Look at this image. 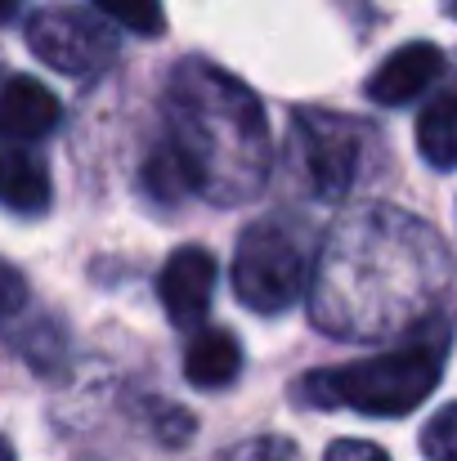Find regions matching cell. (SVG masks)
Instances as JSON below:
<instances>
[{
	"label": "cell",
	"mask_w": 457,
	"mask_h": 461,
	"mask_svg": "<svg viewBox=\"0 0 457 461\" xmlns=\"http://www.w3.org/2000/svg\"><path fill=\"white\" fill-rule=\"evenodd\" d=\"M444 251L431 229L363 206L336 220L318 260L314 318L336 336H386L417 322L444 287Z\"/></svg>",
	"instance_id": "6da1fadb"
},
{
	"label": "cell",
	"mask_w": 457,
	"mask_h": 461,
	"mask_svg": "<svg viewBox=\"0 0 457 461\" xmlns=\"http://www.w3.org/2000/svg\"><path fill=\"white\" fill-rule=\"evenodd\" d=\"M166 149L188 188L215 206L251 202L270 179V122L260 99L206 59H184L166 86Z\"/></svg>",
	"instance_id": "7a4b0ae2"
},
{
	"label": "cell",
	"mask_w": 457,
	"mask_h": 461,
	"mask_svg": "<svg viewBox=\"0 0 457 461\" xmlns=\"http://www.w3.org/2000/svg\"><path fill=\"white\" fill-rule=\"evenodd\" d=\"M444 336H422L404 349H386L345 367L309 372L301 385L305 403L323 408H354L368 417H408L413 408L426 403V394L444 376Z\"/></svg>",
	"instance_id": "3957f363"
},
{
	"label": "cell",
	"mask_w": 457,
	"mask_h": 461,
	"mask_svg": "<svg viewBox=\"0 0 457 461\" xmlns=\"http://www.w3.org/2000/svg\"><path fill=\"white\" fill-rule=\"evenodd\" d=\"M305 251L283 220H260L242 233L233 256V292L256 313H283L305 292Z\"/></svg>",
	"instance_id": "277c9868"
},
{
	"label": "cell",
	"mask_w": 457,
	"mask_h": 461,
	"mask_svg": "<svg viewBox=\"0 0 457 461\" xmlns=\"http://www.w3.org/2000/svg\"><path fill=\"white\" fill-rule=\"evenodd\" d=\"M27 50L50 63L54 72L68 77H95L117 59V36L113 27H104V18L72 9V5H50L41 14H32L27 23Z\"/></svg>",
	"instance_id": "5b68a950"
},
{
	"label": "cell",
	"mask_w": 457,
	"mask_h": 461,
	"mask_svg": "<svg viewBox=\"0 0 457 461\" xmlns=\"http://www.w3.org/2000/svg\"><path fill=\"white\" fill-rule=\"evenodd\" d=\"M368 126L336 117V113H297V144H301L309 184L323 197H341L359 175H363V153H368Z\"/></svg>",
	"instance_id": "8992f818"
},
{
	"label": "cell",
	"mask_w": 457,
	"mask_h": 461,
	"mask_svg": "<svg viewBox=\"0 0 457 461\" xmlns=\"http://www.w3.org/2000/svg\"><path fill=\"white\" fill-rule=\"evenodd\" d=\"M157 296H161V309L175 327H197L211 309V296H215V256L202 247H179L161 265Z\"/></svg>",
	"instance_id": "52a82bcc"
},
{
	"label": "cell",
	"mask_w": 457,
	"mask_h": 461,
	"mask_svg": "<svg viewBox=\"0 0 457 461\" xmlns=\"http://www.w3.org/2000/svg\"><path fill=\"white\" fill-rule=\"evenodd\" d=\"M444 72V54L431 41H413L399 45L395 54H386L377 63V72L368 77V99L381 108H404L413 99H422Z\"/></svg>",
	"instance_id": "ba28073f"
},
{
	"label": "cell",
	"mask_w": 457,
	"mask_h": 461,
	"mask_svg": "<svg viewBox=\"0 0 457 461\" xmlns=\"http://www.w3.org/2000/svg\"><path fill=\"white\" fill-rule=\"evenodd\" d=\"M59 117L63 108L54 90L41 86L36 77H9L0 86V140H18V144L45 140L59 126Z\"/></svg>",
	"instance_id": "9c48e42d"
},
{
	"label": "cell",
	"mask_w": 457,
	"mask_h": 461,
	"mask_svg": "<svg viewBox=\"0 0 457 461\" xmlns=\"http://www.w3.org/2000/svg\"><path fill=\"white\" fill-rule=\"evenodd\" d=\"M54 197L50 170L36 153H27L18 140H0V206L18 215H41Z\"/></svg>",
	"instance_id": "30bf717a"
},
{
	"label": "cell",
	"mask_w": 457,
	"mask_h": 461,
	"mask_svg": "<svg viewBox=\"0 0 457 461\" xmlns=\"http://www.w3.org/2000/svg\"><path fill=\"white\" fill-rule=\"evenodd\" d=\"M238 372H242V349H238V336L233 331L211 327V331H197L188 340V349H184V376L197 390H220Z\"/></svg>",
	"instance_id": "8fae6325"
},
{
	"label": "cell",
	"mask_w": 457,
	"mask_h": 461,
	"mask_svg": "<svg viewBox=\"0 0 457 461\" xmlns=\"http://www.w3.org/2000/svg\"><path fill=\"white\" fill-rule=\"evenodd\" d=\"M417 153L435 170H453L457 166V86L435 95L426 104V113L417 117Z\"/></svg>",
	"instance_id": "7c38bea8"
},
{
	"label": "cell",
	"mask_w": 457,
	"mask_h": 461,
	"mask_svg": "<svg viewBox=\"0 0 457 461\" xmlns=\"http://www.w3.org/2000/svg\"><path fill=\"white\" fill-rule=\"evenodd\" d=\"M104 18L122 23L126 32H140V36H161L166 27V14H161V0H90Z\"/></svg>",
	"instance_id": "4fadbf2b"
},
{
	"label": "cell",
	"mask_w": 457,
	"mask_h": 461,
	"mask_svg": "<svg viewBox=\"0 0 457 461\" xmlns=\"http://www.w3.org/2000/svg\"><path fill=\"white\" fill-rule=\"evenodd\" d=\"M422 453H426V461H457V403L426 421Z\"/></svg>",
	"instance_id": "5bb4252c"
},
{
	"label": "cell",
	"mask_w": 457,
	"mask_h": 461,
	"mask_svg": "<svg viewBox=\"0 0 457 461\" xmlns=\"http://www.w3.org/2000/svg\"><path fill=\"white\" fill-rule=\"evenodd\" d=\"M229 461H301V448L288 439H251V444L233 448Z\"/></svg>",
	"instance_id": "9a60e30c"
},
{
	"label": "cell",
	"mask_w": 457,
	"mask_h": 461,
	"mask_svg": "<svg viewBox=\"0 0 457 461\" xmlns=\"http://www.w3.org/2000/svg\"><path fill=\"white\" fill-rule=\"evenodd\" d=\"M23 301H27V287H23V278H18V269L0 260V318H9V313H18V309H23Z\"/></svg>",
	"instance_id": "2e32d148"
},
{
	"label": "cell",
	"mask_w": 457,
	"mask_h": 461,
	"mask_svg": "<svg viewBox=\"0 0 457 461\" xmlns=\"http://www.w3.org/2000/svg\"><path fill=\"white\" fill-rule=\"evenodd\" d=\"M327 461H390V457L377 444H368V439H336L327 448Z\"/></svg>",
	"instance_id": "e0dca14e"
},
{
	"label": "cell",
	"mask_w": 457,
	"mask_h": 461,
	"mask_svg": "<svg viewBox=\"0 0 457 461\" xmlns=\"http://www.w3.org/2000/svg\"><path fill=\"white\" fill-rule=\"evenodd\" d=\"M18 9H23V0H0V23H9Z\"/></svg>",
	"instance_id": "ac0fdd59"
},
{
	"label": "cell",
	"mask_w": 457,
	"mask_h": 461,
	"mask_svg": "<svg viewBox=\"0 0 457 461\" xmlns=\"http://www.w3.org/2000/svg\"><path fill=\"white\" fill-rule=\"evenodd\" d=\"M0 461H14V448L5 444V435H0Z\"/></svg>",
	"instance_id": "d6986e66"
},
{
	"label": "cell",
	"mask_w": 457,
	"mask_h": 461,
	"mask_svg": "<svg viewBox=\"0 0 457 461\" xmlns=\"http://www.w3.org/2000/svg\"><path fill=\"white\" fill-rule=\"evenodd\" d=\"M444 9H449V18H457V0H444Z\"/></svg>",
	"instance_id": "ffe728a7"
}]
</instances>
